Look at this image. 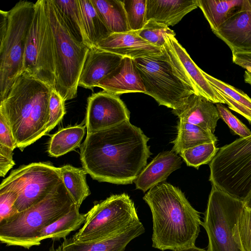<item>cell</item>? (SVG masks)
<instances>
[{"instance_id": "26", "label": "cell", "mask_w": 251, "mask_h": 251, "mask_svg": "<svg viewBox=\"0 0 251 251\" xmlns=\"http://www.w3.org/2000/svg\"><path fill=\"white\" fill-rule=\"evenodd\" d=\"M90 0L103 23L112 33L131 31L122 0Z\"/></svg>"}, {"instance_id": "21", "label": "cell", "mask_w": 251, "mask_h": 251, "mask_svg": "<svg viewBox=\"0 0 251 251\" xmlns=\"http://www.w3.org/2000/svg\"><path fill=\"white\" fill-rule=\"evenodd\" d=\"M144 232V226L139 221L122 232L95 242L78 243L72 238H65L61 245L62 251H124L130 241Z\"/></svg>"}, {"instance_id": "17", "label": "cell", "mask_w": 251, "mask_h": 251, "mask_svg": "<svg viewBox=\"0 0 251 251\" xmlns=\"http://www.w3.org/2000/svg\"><path fill=\"white\" fill-rule=\"evenodd\" d=\"M124 57L97 48L89 49L78 81V86L93 90L112 72Z\"/></svg>"}, {"instance_id": "22", "label": "cell", "mask_w": 251, "mask_h": 251, "mask_svg": "<svg viewBox=\"0 0 251 251\" xmlns=\"http://www.w3.org/2000/svg\"><path fill=\"white\" fill-rule=\"evenodd\" d=\"M198 7V0H147L146 21L174 26Z\"/></svg>"}, {"instance_id": "28", "label": "cell", "mask_w": 251, "mask_h": 251, "mask_svg": "<svg viewBox=\"0 0 251 251\" xmlns=\"http://www.w3.org/2000/svg\"><path fill=\"white\" fill-rule=\"evenodd\" d=\"M243 0H198L202 11L213 32L219 28L241 5Z\"/></svg>"}, {"instance_id": "29", "label": "cell", "mask_w": 251, "mask_h": 251, "mask_svg": "<svg viewBox=\"0 0 251 251\" xmlns=\"http://www.w3.org/2000/svg\"><path fill=\"white\" fill-rule=\"evenodd\" d=\"M84 27L91 45L95 48L100 41L112 33L106 26L90 0H78Z\"/></svg>"}, {"instance_id": "2", "label": "cell", "mask_w": 251, "mask_h": 251, "mask_svg": "<svg viewBox=\"0 0 251 251\" xmlns=\"http://www.w3.org/2000/svg\"><path fill=\"white\" fill-rule=\"evenodd\" d=\"M151 210L152 247L161 251L195 246L201 221L200 213L177 187L164 182L143 198Z\"/></svg>"}, {"instance_id": "36", "label": "cell", "mask_w": 251, "mask_h": 251, "mask_svg": "<svg viewBox=\"0 0 251 251\" xmlns=\"http://www.w3.org/2000/svg\"><path fill=\"white\" fill-rule=\"evenodd\" d=\"M65 113V101L56 90L51 89L49 101L48 132L61 121Z\"/></svg>"}, {"instance_id": "33", "label": "cell", "mask_w": 251, "mask_h": 251, "mask_svg": "<svg viewBox=\"0 0 251 251\" xmlns=\"http://www.w3.org/2000/svg\"><path fill=\"white\" fill-rule=\"evenodd\" d=\"M232 234L241 251H251V209L244 206L232 229Z\"/></svg>"}, {"instance_id": "32", "label": "cell", "mask_w": 251, "mask_h": 251, "mask_svg": "<svg viewBox=\"0 0 251 251\" xmlns=\"http://www.w3.org/2000/svg\"><path fill=\"white\" fill-rule=\"evenodd\" d=\"M215 143H209L196 146L182 151L180 156L188 166L197 169L203 164L209 163L216 155L219 148Z\"/></svg>"}, {"instance_id": "37", "label": "cell", "mask_w": 251, "mask_h": 251, "mask_svg": "<svg viewBox=\"0 0 251 251\" xmlns=\"http://www.w3.org/2000/svg\"><path fill=\"white\" fill-rule=\"evenodd\" d=\"M219 116L236 134L245 138L251 135V130L222 103L216 104Z\"/></svg>"}, {"instance_id": "30", "label": "cell", "mask_w": 251, "mask_h": 251, "mask_svg": "<svg viewBox=\"0 0 251 251\" xmlns=\"http://www.w3.org/2000/svg\"><path fill=\"white\" fill-rule=\"evenodd\" d=\"M71 33L89 49L91 45L87 36L78 0H52Z\"/></svg>"}, {"instance_id": "12", "label": "cell", "mask_w": 251, "mask_h": 251, "mask_svg": "<svg viewBox=\"0 0 251 251\" xmlns=\"http://www.w3.org/2000/svg\"><path fill=\"white\" fill-rule=\"evenodd\" d=\"M244 207L243 201L212 186L201 223L208 236L207 251H241L232 229Z\"/></svg>"}, {"instance_id": "25", "label": "cell", "mask_w": 251, "mask_h": 251, "mask_svg": "<svg viewBox=\"0 0 251 251\" xmlns=\"http://www.w3.org/2000/svg\"><path fill=\"white\" fill-rule=\"evenodd\" d=\"M82 124L60 129L51 136L48 152L51 157H58L80 147L85 134Z\"/></svg>"}, {"instance_id": "10", "label": "cell", "mask_w": 251, "mask_h": 251, "mask_svg": "<svg viewBox=\"0 0 251 251\" xmlns=\"http://www.w3.org/2000/svg\"><path fill=\"white\" fill-rule=\"evenodd\" d=\"M133 60L142 78L145 94L152 97L159 105L177 109L195 94L177 73L165 49L160 56Z\"/></svg>"}, {"instance_id": "43", "label": "cell", "mask_w": 251, "mask_h": 251, "mask_svg": "<svg viewBox=\"0 0 251 251\" xmlns=\"http://www.w3.org/2000/svg\"><path fill=\"white\" fill-rule=\"evenodd\" d=\"M174 251H207L203 249L197 247L196 246L183 248L175 250Z\"/></svg>"}, {"instance_id": "24", "label": "cell", "mask_w": 251, "mask_h": 251, "mask_svg": "<svg viewBox=\"0 0 251 251\" xmlns=\"http://www.w3.org/2000/svg\"><path fill=\"white\" fill-rule=\"evenodd\" d=\"M203 74L224 100L229 108L245 117L251 124V98L241 90L204 71Z\"/></svg>"}, {"instance_id": "8", "label": "cell", "mask_w": 251, "mask_h": 251, "mask_svg": "<svg viewBox=\"0 0 251 251\" xmlns=\"http://www.w3.org/2000/svg\"><path fill=\"white\" fill-rule=\"evenodd\" d=\"M140 221L134 203L126 193L112 195L86 213L82 227L72 239L92 243L106 239Z\"/></svg>"}, {"instance_id": "16", "label": "cell", "mask_w": 251, "mask_h": 251, "mask_svg": "<svg viewBox=\"0 0 251 251\" xmlns=\"http://www.w3.org/2000/svg\"><path fill=\"white\" fill-rule=\"evenodd\" d=\"M96 48L132 59L162 55L164 48L153 46L141 38L136 31L113 33L96 45Z\"/></svg>"}, {"instance_id": "13", "label": "cell", "mask_w": 251, "mask_h": 251, "mask_svg": "<svg viewBox=\"0 0 251 251\" xmlns=\"http://www.w3.org/2000/svg\"><path fill=\"white\" fill-rule=\"evenodd\" d=\"M164 48L171 63L181 79L190 87L195 94L213 103L226 104L216 89L207 79L201 70L193 61L185 49L175 36H165Z\"/></svg>"}, {"instance_id": "1", "label": "cell", "mask_w": 251, "mask_h": 251, "mask_svg": "<svg viewBox=\"0 0 251 251\" xmlns=\"http://www.w3.org/2000/svg\"><path fill=\"white\" fill-rule=\"evenodd\" d=\"M149 138L129 121L87 133L80 147V159L87 174L100 182L131 184L151 154Z\"/></svg>"}, {"instance_id": "11", "label": "cell", "mask_w": 251, "mask_h": 251, "mask_svg": "<svg viewBox=\"0 0 251 251\" xmlns=\"http://www.w3.org/2000/svg\"><path fill=\"white\" fill-rule=\"evenodd\" d=\"M62 181L59 167L51 163L35 162L13 170L1 182L0 191L18 193L14 206L20 212L44 200Z\"/></svg>"}, {"instance_id": "19", "label": "cell", "mask_w": 251, "mask_h": 251, "mask_svg": "<svg viewBox=\"0 0 251 251\" xmlns=\"http://www.w3.org/2000/svg\"><path fill=\"white\" fill-rule=\"evenodd\" d=\"M215 103L205 98L194 94L184 104L172 112L180 122L191 124L214 133L220 118Z\"/></svg>"}, {"instance_id": "42", "label": "cell", "mask_w": 251, "mask_h": 251, "mask_svg": "<svg viewBox=\"0 0 251 251\" xmlns=\"http://www.w3.org/2000/svg\"><path fill=\"white\" fill-rule=\"evenodd\" d=\"M0 40L4 36L8 24V11H0Z\"/></svg>"}, {"instance_id": "27", "label": "cell", "mask_w": 251, "mask_h": 251, "mask_svg": "<svg viewBox=\"0 0 251 251\" xmlns=\"http://www.w3.org/2000/svg\"><path fill=\"white\" fill-rule=\"evenodd\" d=\"M217 137L211 132L197 126L179 121L176 138L172 142V151L180 154L183 151L196 146L215 143Z\"/></svg>"}, {"instance_id": "41", "label": "cell", "mask_w": 251, "mask_h": 251, "mask_svg": "<svg viewBox=\"0 0 251 251\" xmlns=\"http://www.w3.org/2000/svg\"><path fill=\"white\" fill-rule=\"evenodd\" d=\"M13 150L0 144V176L4 177L14 166L15 163L13 159Z\"/></svg>"}, {"instance_id": "31", "label": "cell", "mask_w": 251, "mask_h": 251, "mask_svg": "<svg viewBox=\"0 0 251 251\" xmlns=\"http://www.w3.org/2000/svg\"><path fill=\"white\" fill-rule=\"evenodd\" d=\"M59 171L65 187L75 202L80 207L91 194L86 181L87 172L83 168H76L71 165L59 167Z\"/></svg>"}, {"instance_id": "14", "label": "cell", "mask_w": 251, "mask_h": 251, "mask_svg": "<svg viewBox=\"0 0 251 251\" xmlns=\"http://www.w3.org/2000/svg\"><path fill=\"white\" fill-rule=\"evenodd\" d=\"M130 112L119 96L102 91L87 100L85 117L87 133L109 128L129 121Z\"/></svg>"}, {"instance_id": "20", "label": "cell", "mask_w": 251, "mask_h": 251, "mask_svg": "<svg viewBox=\"0 0 251 251\" xmlns=\"http://www.w3.org/2000/svg\"><path fill=\"white\" fill-rule=\"evenodd\" d=\"M181 163L180 157L172 150L159 153L134 181L136 189L145 192L164 182L173 172L180 167Z\"/></svg>"}, {"instance_id": "44", "label": "cell", "mask_w": 251, "mask_h": 251, "mask_svg": "<svg viewBox=\"0 0 251 251\" xmlns=\"http://www.w3.org/2000/svg\"><path fill=\"white\" fill-rule=\"evenodd\" d=\"M243 202L245 207L251 209V192Z\"/></svg>"}, {"instance_id": "7", "label": "cell", "mask_w": 251, "mask_h": 251, "mask_svg": "<svg viewBox=\"0 0 251 251\" xmlns=\"http://www.w3.org/2000/svg\"><path fill=\"white\" fill-rule=\"evenodd\" d=\"M34 12V3L22 0L8 11L6 32L0 40V99L6 96L22 74L25 43Z\"/></svg>"}, {"instance_id": "6", "label": "cell", "mask_w": 251, "mask_h": 251, "mask_svg": "<svg viewBox=\"0 0 251 251\" xmlns=\"http://www.w3.org/2000/svg\"><path fill=\"white\" fill-rule=\"evenodd\" d=\"M209 167L213 186L244 201L251 192V135L219 148Z\"/></svg>"}, {"instance_id": "38", "label": "cell", "mask_w": 251, "mask_h": 251, "mask_svg": "<svg viewBox=\"0 0 251 251\" xmlns=\"http://www.w3.org/2000/svg\"><path fill=\"white\" fill-rule=\"evenodd\" d=\"M18 196L13 190L0 191V223L18 213L14 206Z\"/></svg>"}, {"instance_id": "5", "label": "cell", "mask_w": 251, "mask_h": 251, "mask_svg": "<svg viewBox=\"0 0 251 251\" xmlns=\"http://www.w3.org/2000/svg\"><path fill=\"white\" fill-rule=\"evenodd\" d=\"M46 5L54 41L55 90L65 101L77 96L89 48L73 35L52 0H46Z\"/></svg>"}, {"instance_id": "15", "label": "cell", "mask_w": 251, "mask_h": 251, "mask_svg": "<svg viewBox=\"0 0 251 251\" xmlns=\"http://www.w3.org/2000/svg\"><path fill=\"white\" fill-rule=\"evenodd\" d=\"M213 32L232 53L251 51V0H243L240 7Z\"/></svg>"}, {"instance_id": "45", "label": "cell", "mask_w": 251, "mask_h": 251, "mask_svg": "<svg viewBox=\"0 0 251 251\" xmlns=\"http://www.w3.org/2000/svg\"><path fill=\"white\" fill-rule=\"evenodd\" d=\"M49 251H62L61 245L58 246L57 248H55L54 244L50 247Z\"/></svg>"}, {"instance_id": "34", "label": "cell", "mask_w": 251, "mask_h": 251, "mask_svg": "<svg viewBox=\"0 0 251 251\" xmlns=\"http://www.w3.org/2000/svg\"><path fill=\"white\" fill-rule=\"evenodd\" d=\"M136 31L151 44L162 49L164 48L166 43L165 36L166 35H176L175 31L168 26L152 21L146 22L142 29Z\"/></svg>"}, {"instance_id": "35", "label": "cell", "mask_w": 251, "mask_h": 251, "mask_svg": "<svg viewBox=\"0 0 251 251\" xmlns=\"http://www.w3.org/2000/svg\"><path fill=\"white\" fill-rule=\"evenodd\" d=\"M131 31L142 29L146 23L147 0H123Z\"/></svg>"}, {"instance_id": "39", "label": "cell", "mask_w": 251, "mask_h": 251, "mask_svg": "<svg viewBox=\"0 0 251 251\" xmlns=\"http://www.w3.org/2000/svg\"><path fill=\"white\" fill-rule=\"evenodd\" d=\"M232 53V61L246 70L244 81L251 85V51H240Z\"/></svg>"}, {"instance_id": "18", "label": "cell", "mask_w": 251, "mask_h": 251, "mask_svg": "<svg viewBox=\"0 0 251 251\" xmlns=\"http://www.w3.org/2000/svg\"><path fill=\"white\" fill-rule=\"evenodd\" d=\"M103 91L120 95L146 90L133 59L124 57L117 67L97 85Z\"/></svg>"}, {"instance_id": "4", "label": "cell", "mask_w": 251, "mask_h": 251, "mask_svg": "<svg viewBox=\"0 0 251 251\" xmlns=\"http://www.w3.org/2000/svg\"><path fill=\"white\" fill-rule=\"evenodd\" d=\"M63 181L43 201L0 223V240L7 246L29 249L37 234L75 206Z\"/></svg>"}, {"instance_id": "9", "label": "cell", "mask_w": 251, "mask_h": 251, "mask_svg": "<svg viewBox=\"0 0 251 251\" xmlns=\"http://www.w3.org/2000/svg\"><path fill=\"white\" fill-rule=\"evenodd\" d=\"M22 73L30 75L55 90L54 41L47 12L46 0L34 3L27 34Z\"/></svg>"}, {"instance_id": "40", "label": "cell", "mask_w": 251, "mask_h": 251, "mask_svg": "<svg viewBox=\"0 0 251 251\" xmlns=\"http://www.w3.org/2000/svg\"><path fill=\"white\" fill-rule=\"evenodd\" d=\"M0 144L13 150L17 148L16 142L6 120L0 113Z\"/></svg>"}, {"instance_id": "3", "label": "cell", "mask_w": 251, "mask_h": 251, "mask_svg": "<svg viewBox=\"0 0 251 251\" xmlns=\"http://www.w3.org/2000/svg\"><path fill=\"white\" fill-rule=\"evenodd\" d=\"M51 90L46 83L22 73L0 100V113L21 151L48 132Z\"/></svg>"}, {"instance_id": "23", "label": "cell", "mask_w": 251, "mask_h": 251, "mask_svg": "<svg viewBox=\"0 0 251 251\" xmlns=\"http://www.w3.org/2000/svg\"><path fill=\"white\" fill-rule=\"evenodd\" d=\"M79 207L76 204L68 213L39 231L35 237V246L39 245L41 241L47 239H65L71 232L78 229L86 217V214L79 212Z\"/></svg>"}]
</instances>
